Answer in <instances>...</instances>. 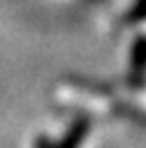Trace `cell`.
<instances>
[{
  "label": "cell",
  "instance_id": "cell-1",
  "mask_svg": "<svg viewBox=\"0 0 146 148\" xmlns=\"http://www.w3.org/2000/svg\"><path fill=\"white\" fill-rule=\"evenodd\" d=\"M88 128H90V123H88L85 119H79L72 128L67 130V135H65L56 146H47V144H43V148H79V146H81V141H83V137H85V132H88Z\"/></svg>",
  "mask_w": 146,
  "mask_h": 148
},
{
  "label": "cell",
  "instance_id": "cell-2",
  "mask_svg": "<svg viewBox=\"0 0 146 148\" xmlns=\"http://www.w3.org/2000/svg\"><path fill=\"white\" fill-rule=\"evenodd\" d=\"M130 67L135 74H142L146 70V38H139L133 49V58H130Z\"/></svg>",
  "mask_w": 146,
  "mask_h": 148
}]
</instances>
